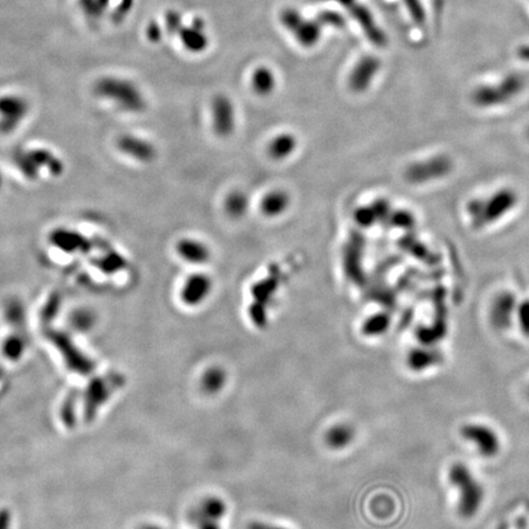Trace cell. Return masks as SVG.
<instances>
[{
  "label": "cell",
  "instance_id": "cell-1",
  "mask_svg": "<svg viewBox=\"0 0 529 529\" xmlns=\"http://www.w3.org/2000/svg\"><path fill=\"white\" fill-rule=\"evenodd\" d=\"M447 477L449 484L459 493V514L465 519H470L478 514L484 500V488L472 470L465 463H454L449 467Z\"/></svg>",
  "mask_w": 529,
  "mask_h": 529
},
{
  "label": "cell",
  "instance_id": "cell-2",
  "mask_svg": "<svg viewBox=\"0 0 529 529\" xmlns=\"http://www.w3.org/2000/svg\"><path fill=\"white\" fill-rule=\"evenodd\" d=\"M97 94L112 100L120 110L129 113H140L145 110L144 96L135 85L129 81L108 79L100 81L97 85Z\"/></svg>",
  "mask_w": 529,
  "mask_h": 529
},
{
  "label": "cell",
  "instance_id": "cell-3",
  "mask_svg": "<svg viewBox=\"0 0 529 529\" xmlns=\"http://www.w3.org/2000/svg\"><path fill=\"white\" fill-rule=\"evenodd\" d=\"M516 195L512 191L504 190L495 194L486 201H475L470 206V214L475 223L484 225L500 218L514 205Z\"/></svg>",
  "mask_w": 529,
  "mask_h": 529
},
{
  "label": "cell",
  "instance_id": "cell-4",
  "mask_svg": "<svg viewBox=\"0 0 529 529\" xmlns=\"http://www.w3.org/2000/svg\"><path fill=\"white\" fill-rule=\"evenodd\" d=\"M461 435L468 442L477 447L480 456L491 459L499 454L501 449L499 436L493 428L484 424H467L461 429Z\"/></svg>",
  "mask_w": 529,
  "mask_h": 529
},
{
  "label": "cell",
  "instance_id": "cell-5",
  "mask_svg": "<svg viewBox=\"0 0 529 529\" xmlns=\"http://www.w3.org/2000/svg\"><path fill=\"white\" fill-rule=\"evenodd\" d=\"M212 126L221 137L232 135L235 129L234 105L225 95L216 96L212 100Z\"/></svg>",
  "mask_w": 529,
  "mask_h": 529
},
{
  "label": "cell",
  "instance_id": "cell-6",
  "mask_svg": "<svg viewBox=\"0 0 529 529\" xmlns=\"http://www.w3.org/2000/svg\"><path fill=\"white\" fill-rule=\"evenodd\" d=\"M214 287L210 276L206 274H193L185 280L180 290V298L188 306H198L204 303Z\"/></svg>",
  "mask_w": 529,
  "mask_h": 529
},
{
  "label": "cell",
  "instance_id": "cell-7",
  "mask_svg": "<svg viewBox=\"0 0 529 529\" xmlns=\"http://www.w3.org/2000/svg\"><path fill=\"white\" fill-rule=\"evenodd\" d=\"M124 384V379L121 375H113L112 379L105 381L103 379H97L91 384L87 389L86 394V415L89 418L94 417L96 410L100 408L105 403L107 398H110L113 391L119 389Z\"/></svg>",
  "mask_w": 529,
  "mask_h": 529
},
{
  "label": "cell",
  "instance_id": "cell-8",
  "mask_svg": "<svg viewBox=\"0 0 529 529\" xmlns=\"http://www.w3.org/2000/svg\"><path fill=\"white\" fill-rule=\"evenodd\" d=\"M449 158L446 157H435L431 160L418 162L410 165L407 170V178L412 183H425L430 180L438 179L449 172Z\"/></svg>",
  "mask_w": 529,
  "mask_h": 529
},
{
  "label": "cell",
  "instance_id": "cell-9",
  "mask_svg": "<svg viewBox=\"0 0 529 529\" xmlns=\"http://www.w3.org/2000/svg\"><path fill=\"white\" fill-rule=\"evenodd\" d=\"M380 69V61L375 57H365L355 65L350 73L348 85L355 94H362L369 89Z\"/></svg>",
  "mask_w": 529,
  "mask_h": 529
},
{
  "label": "cell",
  "instance_id": "cell-10",
  "mask_svg": "<svg viewBox=\"0 0 529 529\" xmlns=\"http://www.w3.org/2000/svg\"><path fill=\"white\" fill-rule=\"evenodd\" d=\"M26 112L25 102L17 97H4L0 100V131L11 133L17 129L16 126L21 124Z\"/></svg>",
  "mask_w": 529,
  "mask_h": 529
},
{
  "label": "cell",
  "instance_id": "cell-11",
  "mask_svg": "<svg viewBox=\"0 0 529 529\" xmlns=\"http://www.w3.org/2000/svg\"><path fill=\"white\" fill-rule=\"evenodd\" d=\"M519 89H521V80L519 77H509L507 80H505L501 86L486 87L478 91L475 94V100L483 105L502 103L504 100H509V97L516 95Z\"/></svg>",
  "mask_w": 529,
  "mask_h": 529
},
{
  "label": "cell",
  "instance_id": "cell-12",
  "mask_svg": "<svg viewBox=\"0 0 529 529\" xmlns=\"http://www.w3.org/2000/svg\"><path fill=\"white\" fill-rule=\"evenodd\" d=\"M516 313V299L511 293H502L493 303L490 310V321L495 329H506L511 326Z\"/></svg>",
  "mask_w": 529,
  "mask_h": 529
},
{
  "label": "cell",
  "instance_id": "cell-13",
  "mask_svg": "<svg viewBox=\"0 0 529 529\" xmlns=\"http://www.w3.org/2000/svg\"><path fill=\"white\" fill-rule=\"evenodd\" d=\"M180 258L189 264H202L211 259V250L205 243L193 238L180 239L177 244Z\"/></svg>",
  "mask_w": 529,
  "mask_h": 529
},
{
  "label": "cell",
  "instance_id": "cell-14",
  "mask_svg": "<svg viewBox=\"0 0 529 529\" xmlns=\"http://www.w3.org/2000/svg\"><path fill=\"white\" fill-rule=\"evenodd\" d=\"M120 150L139 162H151L156 157L155 146L135 136H125L119 142Z\"/></svg>",
  "mask_w": 529,
  "mask_h": 529
},
{
  "label": "cell",
  "instance_id": "cell-15",
  "mask_svg": "<svg viewBox=\"0 0 529 529\" xmlns=\"http://www.w3.org/2000/svg\"><path fill=\"white\" fill-rule=\"evenodd\" d=\"M444 360V355L441 352L434 348H415L410 350L407 355V365L413 371H423V370L434 368L440 365Z\"/></svg>",
  "mask_w": 529,
  "mask_h": 529
},
{
  "label": "cell",
  "instance_id": "cell-16",
  "mask_svg": "<svg viewBox=\"0 0 529 529\" xmlns=\"http://www.w3.org/2000/svg\"><path fill=\"white\" fill-rule=\"evenodd\" d=\"M348 10H350V14L355 17V20L358 21V24L364 30L365 35L369 37V40L371 42H374L375 45H384V33L379 30L378 26L375 25L374 17H373V15L370 14V11L365 6L355 3Z\"/></svg>",
  "mask_w": 529,
  "mask_h": 529
},
{
  "label": "cell",
  "instance_id": "cell-17",
  "mask_svg": "<svg viewBox=\"0 0 529 529\" xmlns=\"http://www.w3.org/2000/svg\"><path fill=\"white\" fill-rule=\"evenodd\" d=\"M290 205V195L283 190H272L262 198L260 202V210L266 217L274 218L283 215Z\"/></svg>",
  "mask_w": 529,
  "mask_h": 529
},
{
  "label": "cell",
  "instance_id": "cell-18",
  "mask_svg": "<svg viewBox=\"0 0 529 529\" xmlns=\"http://www.w3.org/2000/svg\"><path fill=\"white\" fill-rule=\"evenodd\" d=\"M297 146L298 140L293 134L282 133L271 140L267 152L272 160L285 161L295 154Z\"/></svg>",
  "mask_w": 529,
  "mask_h": 529
},
{
  "label": "cell",
  "instance_id": "cell-19",
  "mask_svg": "<svg viewBox=\"0 0 529 529\" xmlns=\"http://www.w3.org/2000/svg\"><path fill=\"white\" fill-rule=\"evenodd\" d=\"M205 29H199L196 26L181 27L179 31L180 40L185 48L193 53H200L207 48L209 37L205 33Z\"/></svg>",
  "mask_w": 529,
  "mask_h": 529
},
{
  "label": "cell",
  "instance_id": "cell-20",
  "mask_svg": "<svg viewBox=\"0 0 529 529\" xmlns=\"http://www.w3.org/2000/svg\"><path fill=\"white\" fill-rule=\"evenodd\" d=\"M278 287H280V281H278L277 276L272 275L270 277H266L264 280L259 281L253 285V288H251L253 299H254L255 303L264 305L267 308L274 299Z\"/></svg>",
  "mask_w": 529,
  "mask_h": 529
},
{
  "label": "cell",
  "instance_id": "cell-21",
  "mask_svg": "<svg viewBox=\"0 0 529 529\" xmlns=\"http://www.w3.org/2000/svg\"><path fill=\"white\" fill-rule=\"evenodd\" d=\"M251 87L259 96L270 95L276 87L275 74L269 68L260 66L251 75Z\"/></svg>",
  "mask_w": 529,
  "mask_h": 529
},
{
  "label": "cell",
  "instance_id": "cell-22",
  "mask_svg": "<svg viewBox=\"0 0 529 529\" xmlns=\"http://www.w3.org/2000/svg\"><path fill=\"white\" fill-rule=\"evenodd\" d=\"M297 40L304 47H313L321 37V25L318 20H303L293 32Z\"/></svg>",
  "mask_w": 529,
  "mask_h": 529
},
{
  "label": "cell",
  "instance_id": "cell-23",
  "mask_svg": "<svg viewBox=\"0 0 529 529\" xmlns=\"http://www.w3.org/2000/svg\"><path fill=\"white\" fill-rule=\"evenodd\" d=\"M225 210L232 218H240L249 210V198L240 190L232 191L225 198Z\"/></svg>",
  "mask_w": 529,
  "mask_h": 529
},
{
  "label": "cell",
  "instance_id": "cell-24",
  "mask_svg": "<svg viewBox=\"0 0 529 529\" xmlns=\"http://www.w3.org/2000/svg\"><path fill=\"white\" fill-rule=\"evenodd\" d=\"M355 431L350 425L338 424L332 426L326 434V442L332 449H343L352 442Z\"/></svg>",
  "mask_w": 529,
  "mask_h": 529
},
{
  "label": "cell",
  "instance_id": "cell-25",
  "mask_svg": "<svg viewBox=\"0 0 529 529\" xmlns=\"http://www.w3.org/2000/svg\"><path fill=\"white\" fill-rule=\"evenodd\" d=\"M225 382V370L220 366H211L201 378V387L206 394H217Z\"/></svg>",
  "mask_w": 529,
  "mask_h": 529
},
{
  "label": "cell",
  "instance_id": "cell-26",
  "mask_svg": "<svg viewBox=\"0 0 529 529\" xmlns=\"http://www.w3.org/2000/svg\"><path fill=\"white\" fill-rule=\"evenodd\" d=\"M389 315L386 313H379V314L373 315L370 316L369 319L365 321L363 324V334L365 336H380L385 334L387 329L389 327Z\"/></svg>",
  "mask_w": 529,
  "mask_h": 529
},
{
  "label": "cell",
  "instance_id": "cell-27",
  "mask_svg": "<svg viewBox=\"0 0 529 529\" xmlns=\"http://www.w3.org/2000/svg\"><path fill=\"white\" fill-rule=\"evenodd\" d=\"M359 253L355 244H350V248L345 251V267L347 275L355 280L357 276H360Z\"/></svg>",
  "mask_w": 529,
  "mask_h": 529
},
{
  "label": "cell",
  "instance_id": "cell-28",
  "mask_svg": "<svg viewBox=\"0 0 529 529\" xmlns=\"http://www.w3.org/2000/svg\"><path fill=\"white\" fill-rule=\"evenodd\" d=\"M281 22L285 26L287 30L290 32H295V29L300 25V22L304 20L299 11L295 10L293 8H285L281 13Z\"/></svg>",
  "mask_w": 529,
  "mask_h": 529
},
{
  "label": "cell",
  "instance_id": "cell-29",
  "mask_svg": "<svg viewBox=\"0 0 529 529\" xmlns=\"http://www.w3.org/2000/svg\"><path fill=\"white\" fill-rule=\"evenodd\" d=\"M3 352L6 358L11 360H17L21 358L24 353V342L19 337H9L4 343Z\"/></svg>",
  "mask_w": 529,
  "mask_h": 529
},
{
  "label": "cell",
  "instance_id": "cell-30",
  "mask_svg": "<svg viewBox=\"0 0 529 529\" xmlns=\"http://www.w3.org/2000/svg\"><path fill=\"white\" fill-rule=\"evenodd\" d=\"M249 316L256 327L264 329L267 324V308L253 301L249 308Z\"/></svg>",
  "mask_w": 529,
  "mask_h": 529
},
{
  "label": "cell",
  "instance_id": "cell-31",
  "mask_svg": "<svg viewBox=\"0 0 529 529\" xmlns=\"http://www.w3.org/2000/svg\"><path fill=\"white\" fill-rule=\"evenodd\" d=\"M190 521L198 527V529H221L218 519H209L201 514L198 509H194L190 514Z\"/></svg>",
  "mask_w": 529,
  "mask_h": 529
},
{
  "label": "cell",
  "instance_id": "cell-32",
  "mask_svg": "<svg viewBox=\"0 0 529 529\" xmlns=\"http://www.w3.org/2000/svg\"><path fill=\"white\" fill-rule=\"evenodd\" d=\"M318 22L321 26H334V27H342L345 25V19L341 14L336 11H324L318 15Z\"/></svg>",
  "mask_w": 529,
  "mask_h": 529
},
{
  "label": "cell",
  "instance_id": "cell-33",
  "mask_svg": "<svg viewBox=\"0 0 529 529\" xmlns=\"http://www.w3.org/2000/svg\"><path fill=\"white\" fill-rule=\"evenodd\" d=\"M355 218L360 227H370L378 220L373 207H360L355 211Z\"/></svg>",
  "mask_w": 529,
  "mask_h": 529
},
{
  "label": "cell",
  "instance_id": "cell-34",
  "mask_svg": "<svg viewBox=\"0 0 529 529\" xmlns=\"http://www.w3.org/2000/svg\"><path fill=\"white\" fill-rule=\"evenodd\" d=\"M517 313H519L521 331L526 337H529V300H526L522 304L519 305Z\"/></svg>",
  "mask_w": 529,
  "mask_h": 529
},
{
  "label": "cell",
  "instance_id": "cell-35",
  "mask_svg": "<svg viewBox=\"0 0 529 529\" xmlns=\"http://www.w3.org/2000/svg\"><path fill=\"white\" fill-rule=\"evenodd\" d=\"M165 26H167V31L170 33H179V31L183 27L181 24V16L179 13L177 11H168L167 15H165Z\"/></svg>",
  "mask_w": 529,
  "mask_h": 529
},
{
  "label": "cell",
  "instance_id": "cell-36",
  "mask_svg": "<svg viewBox=\"0 0 529 529\" xmlns=\"http://www.w3.org/2000/svg\"><path fill=\"white\" fill-rule=\"evenodd\" d=\"M407 6L410 9V13L413 14L417 20L422 19V10H420L419 1L418 0H405Z\"/></svg>",
  "mask_w": 529,
  "mask_h": 529
},
{
  "label": "cell",
  "instance_id": "cell-37",
  "mask_svg": "<svg viewBox=\"0 0 529 529\" xmlns=\"http://www.w3.org/2000/svg\"><path fill=\"white\" fill-rule=\"evenodd\" d=\"M147 36H149V38H150L151 40H154V42L160 40L161 36H162L160 26L156 25V24H151V25L149 26V29H147Z\"/></svg>",
  "mask_w": 529,
  "mask_h": 529
},
{
  "label": "cell",
  "instance_id": "cell-38",
  "mask_svg": "<svg viewBox=\"0 0 529 529\" xmlns=\"http://www.w3.org/2000/svg\"><path fill=\"white\" fill-rule=\"evenodd\" d=\"M11 517L8 511H0V529L10 528Z\"/></svg>",
  "mask_w": 529,
  "mask_h": 529
},
{
  "label": "cell",
  "instance_id": "cell-39",
  "mask_svg": "<svg viewBox=\"0 0 529 529\" xmlns=\"http://www.w3.org/2000/svg\"><path fill=\"white\" fill-rule=\"evenodd\" d=\"M248 529H285L283 527H278V526H274L270 523H262V522H254V523L249 524Z\"/></svg>",
  "mask_w": 529,
  "mask_h": 529
},
{
  "label": "cell",
  "instance_id": "cell-40",
  "mask_svg": "<svg viewBox=\"0 0 529 529\" xmlns=\"http://www.w3.org/2000/svg\"><path fill=\"white\" fill-rule=\"evenodd\" d=\"M334 1H337L338 4L345 6L347 9H350V6H353L355 3V0H334Z\"/></svg>",
  "mask_w": 529,
  "mask_h": 529
},
{
  "label": "cell",
  "instance_id": "cell-41",
  "mask_svg": "<svg viewBox=\"0 0 529 529\" xmlns=\"http://www.w3.org/2000/svg\"><path fill=\"white\" fill-rule=\"evenodd\" d=\"M140 529H163L160 526H156V524H145L142 526Z\"/></svg>",
  "mask_w": 529,
  "mask_h": 529
},
{
  "label": "cell",
  "instance_id": "cell-42",
  "mask_svg": "<svg viewBox=\"0 0 529 529\" xmlns=\"http://www.w3.org/2000/svg\"><path fill=\"white\" fill-rule=\"evenodd\" d=\"M319 1H329V0H319Z\"/></svg>",
  "mask_w": 529,
  "mask_h": 529
},
{
  "label": "cell",
  "instance_id": "cell-43",
  "mask_svg": "<svg viewBox=\"0 0 529 529\" xmlns=\"http://www.w3.org/2000/svg\"><path fill=\"white\" fill-rule=\"evenodd\" d=\"M528 398H529V387H528Z\"/></svg>",
  "mask_w": 529,
  "mask_h": 529
}]
</instances>
